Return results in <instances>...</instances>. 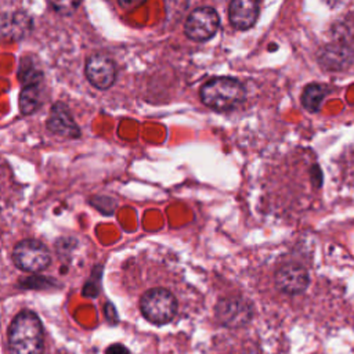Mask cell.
Returning a JSON list of instances; mask_svg holds the SVG:
<instances>
[{
  "instance_id": "cell-1",
  "label": "cell",
  "mask_w": 354,
  "mask_h": 354,
  "mask_svg": "<svg viewBox=\"0 0 354 354\" xmlns=\"http://www.w3.org/2000/svg\"><path fill=\"white\" fill-rule=\"evenodd\" d=\"M43 326L36 313L19 311L8 328L10 354H43Z\"/></svg>"
},
{
  "instance_id": "cell-2",
  "label": "cell",
  "mask_w": 354,
  "mask_h": 354,
  "mask_svg": "<svg viewBox=\"0 0 354 354\" xmlns=\"http://www.w3.org/2000/svg\"><path fill=\"white\" fill-rule=\"evenodd\" d=\"M245 87L235 77H213L206 82L201 91L202 102L216 111H230L245 100Z\"/></svg>"
},
{
  "instance_id": "cell-3",
  "label": "cell",
  "mask_w": 354,
  "mask_h": 354,
  "mask_svg": "<svg viewBox=\"0 0 354 354\" xmlns=\"http://www.w3.org/2000/svg\"><path fill=\"white\" fill-rule=\"evenodd\" d=\"M141 314L147 321L155 325L170 322L177 313V301L171 292L163 288L147 290L140 300Z\"/></svg>"
},
{
  "instance_id": "cell-4",
  "label": "cell",
  "mask_w": 354,
  "mask_h": 354,
  "mask_svg": "<svg viewBox=\"0 0 354 354\" xmlns=\"http://www.w3.org/2000/svg\"><path fill=\"white\" fill-rule=\"evenodd\" d=\"M11 259L17 268L26 272L43 271L51 261V256L46 245L32 238L19 241L12 249Z\"/></svg>"
},
{
  "instance_id": "cell-5",
  "label": "cell",
  "mask_w": 354,
  "mask_h": 354,
  "mask_svg": "<svg viewBox=\"0 0 354 354\" xmlns=\"http://www.w3.org/2000/svg\"><path fill=\"white\" fill-rule=\"evenodd\" d=\"M220 26V17L212 7L203 6L192 10L184 22V32L194 41H205L214 36Z\"/></svg>"
},
{
  "instance_id": "cell-6",
  "label": "cell",
  "mask_w": 354,
  "mask_h": 354,
  "mask_svg": "<svg viewBox=\"0 0 354 354\" xmlns=\"http://www.w3.org/2000/svg\"><path fill=\"white\" fill-rule=\"evenodd\" d=\"M216 317L224 326L239 328L252 319L253 308L242 297H224L216 306Z\"/></svg>"
},
{
  "instance_id": "cell-7",
  "label": "cell",
  "mask_w": 354,
  "mask_h": 354,
  "mask_svg": "<svg viewBox=\"0 0 354 354\" xmlns=\"http://www.w3.org/2000/svg\"><path fill=\"white\" fill-rule=\"evenodd\" d=\"M310 283L307 270L297 263L282 264L275 271V285L286 295L303 293Z\"/></svg>"
},
{
  "instance_id": "cell-8",
  "label": "cell",
  "mask_w": 354,
  "mask_h": 354,
  "mask_svg": "<svg viewBox=\"0 0 354 354\" xmlns=\"http://www.w3.org/2000/svg\"><path fill=\"white\" fill-rule=\"evenodd\" d=\"M84 73L91 86L100 90H106L116 79V65L109 57L94 54L87 59Z\"/></svg>"
},
{
  "instance_id": "cell-9",
  "label": "cell",
  "mask_w": 354,
  "mask_h": 354,
  "mask_svg": "<svg viewBox=\"0 0 354 354\" xmlns=\"http://www.w3.org/2000/svg\"><path fill=\"white\" fill-rule=\"evenodd\" d=\"M317 59L326 71H344L354 61V50L344 43H329L318 51Z\"/></svg>"
},
{
  "instance_id": "cell-10",
  "label": "cell",
  "mask_w": 354,
  "mask_h": 354,
  "mask_svg": "<svg viewBox=\"0 0 354 354\" xmlns=\"http://www.w3.org/2000/svg\"><path fill=\"white\" fill-rule=\"evenodd\" d=\"M33 28L30 15L24 10L4 11L1 14V33L6 39L21 40L25 39Z\"/></svg>"
},
{
  "instance_id": "cell-11",
  "label": "cell",
  "mask_w": 354,
  "mask_h": 354,
  "mask_svg": "<svg viewBox=\"0 0 354 354\" xmlns=\"http://www.w3.org/2000/svg\"><path fill=\"white\" fill-rule=\"evenodd\" d=\"M47 129L58 136L76 138L80 136V129L75 123L68 106L62 102H57L51 106L48 119H47Z\"/></svg>"
},
{
  "instance_id": "cell-12",
  "label": "cell",
  "mask_w": 354,
  "mask_h": 354,
  "mask_svg": "<svg viewBox=\"0 0 354 354\" xmlns=\"http://www.w3.org/2000/svg\"><path fill=\"white\" fill-rule=\"evenodd\" d=\"M259 3L252 0H234L228 8L231 25L238 30L250 29L259 18Z\"/></svg>"
},
{
  "instance_id": "cell-13",
  "label": "cell",
  "mask_w": 354,
  "mask_h": 354,
  "mask_svg": "<svg viewBox=\"0 0 354 354\" xmlns=\"http://www.w3.org/2000/svg\"><path fill=\"white\" fill-rule=\"evenodd\" d=\"M43 101V82L22 86L19 93V109L24 115L36 112Z\"/></svg>"
},
{
  "instance_id": "cell-14",
  "label": "cell",
  "mask_w": 354,
  "mask_h": 354,
  "mask_svg": "<svg viewBox=\"0 0 354 354\" xmlns=\"http://www.w3.org/2000/svg\"><path fill=\"white\" fill-rule=\"evenodd\" d=\"M329 88L321 83H310L304 87L301 93V105L308 112H318L325 97L328 95Z\"/></svg>"
},
{
  "instance_id": "cell-15",
  "label": "cell",
  "mask_w": 354,
  "mask_h": 354,
  "mask_svg": "<svg viewBox=\"0 0 354 354\" xmlns=\"http://www.w3.org/2000/svg\"><path fill=\"white\" fill-rule=\"evenodd\" d=\"M80 6V3L76 1H53L50 3V7L62 15H71L77 7Z\"/></svg>"
},
{
  "instance_id": "cell-16",
  "label": "cell",
  "mask_w": 354,
  "mask_h": 354,
  "mask_svg": "<svg viewBox=\"0 0 354 354\" xmlns=\"http://www.w3.org/2000/svg\"><path fill=\"white\" fill-rule=\"evenodd\" d=\"M105 354H130V353H129V350L126 348V346H123V344H120V343H115V344H111V346L106 348Z\"/></svg>"
}]
</instances>
